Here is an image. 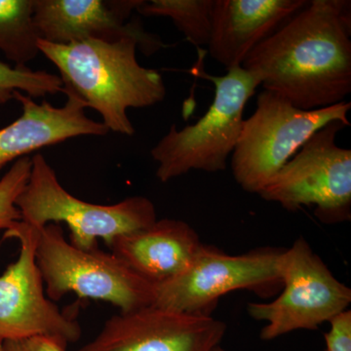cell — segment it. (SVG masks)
I'll use <instances>...</instances> for the list:
<instances>
[{
	"instance_id": "cell-2",
	"label": "cell",
	"mask_w": 351,
	"mask_h": 351,
	"mask_svg": "<svg viewBox=\"0 0 351 351\" xmlns=\"http://www.w3.org/2000/svg\"><path fill=\"white\" fill-rule=\"evenodd\" d=\"M137 39H87L60 45L39 40L43 53L59 69L64 88L97 110L108 131L132 136L129 108L152 107L166 96L162 75L138 64Z\"/></svg>"
},
{
	"instance_id": "cell-10",
	"label": "cell",
	"mask_w": 351,
	"mask_h": 351,
	"mask_svg": "<svg viewBox=\"0 0 351 351\" xmlns=\"http://www.w3.org/2000/svg\"><path fill=\"white\" fill-rule=\"evenodd\" d=\"M4 239L20 242L18 260L0 276V341L47 337L64 346L76 343L82 326L46 297L36 260V228L19 221Z\"/></svg>"
},
{
	"instance_id": "cell-5",
	"label": "cell",
	"mask_w": 351,
	"mask_h": 351,
	"mask_svg": "<svg viewBox=\"0 0 351 351\" xmlns=\"http://www.w3.org/2000/svg\"><path fill=\"white\" fill-rule=\"evenodd\" d=\"M36 260L52 302L73 293L82 299L110 302L120 313L152 306V284L112 253L77 248L66 239L60 223L36 228Z\"/></svg>"
},
{
	"instance_id": "cell-9",
	"label": "cell",
	"mask_w": 351,
	"mask_h": 351,
	"mask_svg": "<svg viewBox=\"0 0 351 351\" xmlns=\"http://www.w3.org/2000/svg\"><path fill=\"white\" fill-rule=\"evenodd\" d=\"M282 252L258 249L232 256L203 245L193 262L180 276L154 285L152 306L209 315L210 308L219 298L232 291L252 290L269 295L277 286H282Z\"/></svg>"
},
{
	"instance_id": "cell-12",
	"label": "cell",
	"mask_w": 351,
	"mask_h": 351,
	"mask_svg": "<svg viewBox=\"0 0 351 351\" xmlns=\"http://www.w3.org/2000/svg\"><path fill=\"white\" fill-rule=\"evenodd\" d=\"M143 0H34V23L40 40L66 45L96 39H137L138 48L152 55L164 47L156 34L138 23H127Z\"/></svg>"
},
{
	"instance_id": "cell-11",
	"label": "cell",
	"mask_w": 351,
	"mask_h": 351,
	"mask_svg": "<svg viewBox=\"0 0 351 351\" xmlns=\"http://www.w3.org/2000/svg\"><path fill=\"white\" fill-rule=\"evenodd\" d=\"M226 332V323L206 314L147 306L112 316L77 351H211Z\"/></svg>"
},
{
	"instance_id": "cell-13",
	"label": "cell",
	"mask_w": 351,
	"mask_h": 351,
	"mask_svg": "<svg viewBox=\"0 0 351 351\" xmlns=\"http://www.w3.org/2000/svg\"><path fill=\"white\" fill-rule=\"evenodd\" d=\"M64 94L68 97L66 104L56 108L46 101L36 103L22 92L14 93L23 112L10 125L0 129V171L14 160L69 138L107 135V127L85 114L84 101L68 88H64Z\"/></svg>"
},
{
	"instance_id": "cell-3",
	"label": "cell",
	"mask_w": 351,
	"mask_h": 351,
	"mask_svg": "<svg viewBox=\"0 0 351 351\" xmlns=\"http://www.w3.org/2000/svg\"><path fill=\"white\" fill-rule=\"evenodd\" d=\"M21 221L32 228L64 223L71 242L77 248H98V240L110 243L115 237L137 232L156 221L154 203L134 196L113 205H99L75 197L62 186L55 171L41 154L32 158L31 175L16 200Z\"/></svg>"
},
{
	"instance_id": "cell-14",
	"label": "cell",
	"mask_w": 351,
	"mask_h": 351,
	"mask_svg": "<svg viewBox=\"0 0 351 351\" xmlns=\"http://www.w3.org/2000/svg\"><path fill=\"white\" fill-rule=\"evenodd\" d=\"M306 3V0H215L210 55L226 71L242 66L254 48Z\"/></svg>"
},
{
	"instance_id": "cell-19",
	"label": "cell",
	"mask_w": 351,
	"mask_h": 351,
	"mask_svg": "<svg viewBox=\"0 0 351 351\" xmlns=\"http://www.w3.org/2000/svg\"><path fill=\"white\" fill-rule=\"evenodd\" d=\"M32 158L22 157L0 179V230H9L21 221L16 200L24 191L31 175Z\"/></svg>"
},
{
	"instance_id": "cell-6",
	"label": "cell",
	"mask_w": 351,
	"mask_h": 351,
	"mask_svg": "<svg viewBox=\"0 0 351 351\" xmlns=\"http://www.w3.org/2000/svg\"><path fill=\"white\" fill-rule=\"evenodd\" d=\"M350 101L302 110L272 92L263 90L257 108L244 119L232 154V170L247 193H258L316 132L330 122L350 126Z\"/></svg>"
},
{
	"instance_id": "cell-23",
	"label": "cell",
	"mask_w": 351,
	"mask_h": 351,
	"mask_svg": "<svg viewBox=\"0 0 351 351\" xmlns=\"http://www.w3.org/2000/svg\"><path fill=\"white\" fill-rule=\"evenodd\" d=\"M0 351H4L3 341H0Z\"/></svg>"
},
{
	"instance_id": "cell-16",
	"label": "cell",
	"mask_w": 351,
	"mask_h": 351,
	"mask_svg": "<svg viewBox=\"0 0 351 351\" xmlns=\"http://www.w3.org/2000/svg\"><path fill=\"white\" fill-rule=\"evenodd\" d=\"M38 32L34 23V0H0V51L17 68L39 53Z\"/></svg>"
},
{
	"instance_id": "cell-21",
	"label": "cell",
	"mask_w": 351,
	"mask_h": 351,
	"mask_svg": "<svg viewBox=\"0 0 351 351\" xmlns=\"http://www.w3.org/2000/svg\"><path fill=\"white\" fill-rule=\"evenodd\" d=\"M66 348L57 339L47 337L3 341L4 351H66Z\"/></svg>"
},
{
	"instance_id": "cell-18",
	"label": "cell",
	"mask_w": 351,
	"mask_h": 351,
	"mask_svg": "<svg viewBox=\"0 0 351 351\" xmlns=\"http://www.w3.org/2000/svg\"><path fill=\"white\" fill-rule=\"evenodd\" d=\"M16 91L24 92L32 99L44 98L47 95L64 93V83L60 75L11 66L0 61V105L12 100Z\"/></svg>"
},
{
	"instance_id": "cell-22",
	"label": "cell",
	"mask_w": 351,
	"mask_h": 351,
	"mask_svg": "<svg viewBox=\"0 0 351 351\" xmlns=\"http://www.w3.org/2000/svg\"><path fill=\"white\" fill-rule=\"evenodd\" d=\"M211 351H228L226 350L225 348H221V346H217L216 348H214Z\"/></svg>"
},
{
	"instance_id": "cell-17",
	"label": "cell",
	"mask_w": 351,
	"mask_h": 351,
	"mask_svg": "<svg viewBox=\"0 0 351 351\" xmlns=\"http://www.w3.org/2000/svg\"><path fill=\"white\" fill-rule=\"evenodd\" d=\"M215 0H143L137 11L145 17H168L196 47L209 44Z\"/></svg>"
},
{
	"instance_id": "cell-20",
	"label": "cell",
	"mask_w": 351,
	"mask_h": 351,
	"mask_svg": "<svg viewBox=\"0 0 351 351\" xmlns=\"http://www.w3.org/2000/svg\"><path fill=\"white\" fill-rule=\"evenodd\" d=\"M329 323L324 335L326 351H351V311H343Z\"/></svg>"
},
{
	"instance_id": "cell-4",
	"label": "cell",
	"mask_w": 351,
	"mask_h": 351,
	"mask_svg": "<svg viewBox=\"0 0 351 351\" xmlns=\"http://www.w3.org/2000/svg\"><path fill=\"white\" fill-rule=\"evenodd\" d=\"M215 85L213 103L195 124L169 132L151 151L162 182L191 170L215 173L226 169L237 147L247 103L261 85L255 75L239 66L223 76L204 75Z\"/></svg>"
},
{
	"instance_id": "cell-7",
	"label": "cell",
	"mask_w": 351,
	"mask_h": 351,
	"mask_svg": "<svg viewBox=\"0 0 351 351\" xmlns=\"http://www.w3.org/2000/svg\"><path fill=\"white\" fill-rule=\"evenodd\" d=\"M346 127L336 120L316 132L258 195L290 212L314 206L325 225L350 221L351 151L336 144Z\"/></svg>"
},
{
	"instance_id": "cell-1",
	"label": "cell",
	"mask_w": 351,
	"mask_h": 351,
	"mask_svg": "<svg viewBox=\"0 0 351 351\" xmlns=\"http://www.w3.org/2000/svg\"><path fill=\"white\" fill-rule=\"evenodd\" d=\"M351 2L313 0L245 59L263 90L313 110L351 92Z\"/></svg>"
},
{
	"instance_id": "cell-8",
	"label": "cell",
	"mask_w": 351,
	"mask_h": 351,
	"mask_svg": "<svg viewBox=\"0 0 351 351\" xmlns=\"http://www.w3.org/2000/svg\"><path fill=\"white\" fill-rule=\"evenodd\" d=\"M283 291L270 302L247 306L253 319L265 321L263 341L297 331L316 330L348 311L351 290L339 282L304 239H298L281 256Z\"/></svg>"
},
{
	"instance_id": "cell-15",
	"label": "cell",
	"mask_w": 351,
	"mask_h": 351,
	"mask_svg": "<svg viewBox=\"0 0 351 351\" xmlns=\"http://www.w3.org/2000/svg\"><path fill=\"white\" fill-rule=\"evenodd\" d=\"M203 245L186 221L163 219L143 230L119 235L108 246L138 276L157 285L188 269Z\"/></svg>"
}]
</instances>
